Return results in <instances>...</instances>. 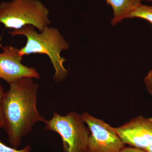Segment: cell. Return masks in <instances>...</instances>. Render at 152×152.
<instances>
[{"mask_svg": "<svg viewBox=\"0 0 152 152\" xmlns=\"http://www.w3.org/2000/svg\"><path fill=\"white\" fill-rule=\"evenodd\" d=\"M144 82L148 92L152 96V69L145 77Z\"/></svg>", "mask_w": 152, "mask_h": 152, "instance_id": "cell-11", "label": "cell"}, {"mask_svg": "<svg viewBox=\"0 0 152 152\" xmlns=\"http://www.w3.org/2000/svg\"><path fill=\"white\" fill-rule=\"evenodd\" d=\"M5 92L4 88L0 83V129L3 128V119L2 114V104Z\"/></svg>", "mask_w": 152, "mask_h": 152, "instance_id": "cell-12", "label": "cell"}, {"mask_svg": "<svg viewBox=\"0 0 152 152\" xmlns=\"http://www.w3.org/2000/svg\"><path fill=\"white\" fill-rule=\"evenodd\" d=\"M152 1V0H141V1Z\"/></svg>", "mask_w": 152, "mask_h": 152, "instance_id": "cell-15", "label": "cell"}, {"mask_svg": "<svg viewBox=\"0 0 152 152\" xmlns=\"http://www.w3.org/2000/svg\"><path fill=\"white\" fill-rule=\"evenodd\" d=\"M114 129L125 144L144 151L152 144V118L139 116Z\"/></svg>", "mask_w": 152, "mask_h": 152, "instance_id": "cell-6", "label": "cell"}, {"mask_svg": "<svg viewBox=\"0 0 152 152\" xmlns=\"http://www.w3.org/2000/svg\"><path fill=\"white\" fill-rule=\"evenodd\" d=\"M81 115L91 132L85 152H120L125 148L114 128L87 112Z\"/></svg>", "mask_w": 152, "mask_h": 152, "instance_id": "cell-5", "label": "cell"}, {"mask_svg": "<svg viewBox=\"0 0 152 152\" xmlns=\"http://www.w3.org/2000/svg\"><path fill=\"white\" fill-rule=\"evenodd\" d=\"M0 46L3 50L2 52L0 51V78L8 83L24 77L39 78V74L35 69L22 64L23 57L19 54L18 48Z\"/></svg>", "mask_w": 152, "mask_h": 152, "instance_id": "cell-7", "label": "cell"}, {"mask_svg": "<svg viewBox=\"0 0 152 152\" xmlns=\"http://www.w3.org/2000/svg\"><path fill=\"white\" fill-rule=\"evenodd\" d=\"M139 18L149 22L152 26V6L141 4L131 13L130 18Z\"/></svg>", "mask_w": 152, "mask_h": 152, "instance_id": "cell-9", "label": "cell"}, {"mask_svg": "<svg viewBox=\"0 0 152 152\" xmlns=\"http://www.w3.org/2000/svg\"><path fill=\"white\" fill-rule=\"evenodd\" d=\"M49 11L39 0H12L0 4V23L18 30L31 25L42 32L51 24Z\"/></svg>", "mask_w": 152, "mask_h": 152, "instance_id": "cell-3", "label": "cell"}, {"mask_svg": "<svg viewBox=\"0 0 152 152\" xmlns=\"http://www.w3.org/2000/svg\"><path fill=\"white\" fill-rule=\"evenodd\" d=\"M144 151L146 152H152V144Z\"/></svg>", "mask_w": 152, "mask_h": 152, "instance_id": "cell-14", "label": "cell"}, {"mask_svg": "<svg viewBox=\"0 0 152 152\" xmlns=\"http://www.w3.org/2000/svg\"><path fill=\"white\" fill-rule=\"evenodd\" d=\"M107 4L113 11V18L111 24L115 26L123 20L130 18L131 13L141 4V0H106Z\"/></svg>", "mask_w": 152, "mask_h": 152, "instance_id": "cell-8", "label": "cell"}, {"mask_svg": "<svg viewBox=\"0 0 152 152\" xmlns=\"http://www.w3.org/2000/svg\"><path fill=\"white\" fill-rule=\"evenodd\" d=\"M33 79L24 77L9 83L10 88L3 98V128L15 148H19L22 139L32 131L36 124L47 121L37 110L39 86Z\"/></svg>", "mask_w": 152, "mask_h": 152, "instance_id": "cell-1", "label": "cell"}, {"mask_svg": "<svg viewBox=\"0 0 152 152\" xmlns=\"http://www.w3.org/2000/svg\"><path fill=\"white\" fill-rule=\"evenodd\" d=\"M35 28L27 25L9 34L12 37L20 35L26 38V45L19 49L21 56L33 54L47 55L55 70L54 81L58 83L64 80L69 71L64 66L66 59L61 56V53L69 48V43L58 29L47 26L39 33Z\"/></svg>", "mask_w": 152, "mask_h": 152, "instance_id": "cell-2", "label": "cell"}, {"mask_svg": "<svg viewBox=\"0 0 152 152\" xmlns=\"http://www.w3.org/2000/svg\"><path fill=\"white\" fill-rule=\"evenodd\" d=\"M31 148L30 145H26L20 150L15 148L12 147L8 146L0 141V152H30Z\"/></svg>", "mask_w": 152, "mask_h": 152, "instance_id": "cell-10", "label": "cell"}, {"mask_svg": "<svg viewBox=\"0 0 152 152\" xmlns=\"http://www.w3.org/2000/svg\"><path fill=\"white\" fill-rule=\"evenodd\" d=\"M120 152H146L144 150L135 148L125 147Z\"/></svg>", "mask_w": 152, "mask_h": 152, "instance_id": "cell-13", "label": "cell"}, {"mask_svg": "<svg viewBox=\"0 0 152 152\" xmlns=\"http://www.w3.org/2000/svg\"><path fill=\"white\" fill-rule=\"evenodd\" d=\"M45 124V129L61 137L64 152H86L91 132L80 115L71 112L63 116L55 113Z\"/></svg>", "mask_w": 152, "mask_h": 152, "instance_id": "cell-4", "label": "cell"}]
</instances>
